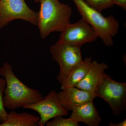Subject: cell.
Segmentation results:
<instances>
[{"mask_svg": "<svg viewBox=\"0 0 126 126\" xmlns=\"http://www.w3.org/2000/svg\"><path fill=\"white\" fill-rule=\"evenodd\" d=\"M0 75L6 82L3 99L5 108L15 110L36 103L44 97L38 90L29 87L21 81L9 63H4L0 67Z\"/></svg>", "mask_w": 126, "mask_h": 126, "instance_id": "obj_1", "label": "cell"}, {"mask_svg": "<svg viewBox=\"0 0 126 126\" xmlns=\"http://www.w3.org/2000/svg\"><path fill=\"white\" fill-rule=\"evenodd\" d=\"M40 5L38 27L41 37L46 38L53 32H60L70 23L72 9L59 0H34Z\"/></svg>", "mask_w": 126, "mask_h": 126, "instance_id": "obj_2", "label": "cell"}, {"mask_svg": "<svg viewBox=\"0 0 126 126\" xmlns=\"http://www.w3.org/2000/svg\"><path fill=\"white\" fill-rule=\"evenodd\" d=\"M78 10L82 16L94 30L105 45H113V38L119 31V24L113 16L105 17L101 12L93 9L84 0H73Z\"/></svg>", "mask_w": 126, "mask_h": 126, "instance_id": "obj_3", "label": "cell"}, {"mask_svg": "<svg viewBox=\"0 0 126 126\" xmlns=\"http://www.w3.org/2000/svg\"><path fill=\"white\" fill-rule=\"evenodd\" d=\"M81 46L59 40L50 47L52 58L59 66L56 78L61 84L66 81L73 68L83 60Z\"/></svg>", "mask_w": 126, "mask_h": 126, "instance_id": "obj_4", "label": "cell"}, {"mask_svg": "<svg viewBox=\"0 0 126 126\" xmlns=\"http://www.w3.org/2000/svg\"><path fill=\"white\" fill-rule=\"evenodd\" d=\"M97 97L109 104L113 114L118 116L126 108V83L115 81L106 73L98 86Z\"/></svg>", "mask_w": 126, "mask_h": 126, "instance_id": "obj_5", "label": "cell"}, {"mask_svg": "<svg viewBox=\"0 0 126 126\" xmlns=\"http://www.w3.org/2000/svg\"><path fill=\"white\" fill-rule=\"evenodd\" d=\"M38 16V12L31 9L24 0H0V30L17 19L37 26Z\"/></svg>", "mask_w": 126, "mask_h": 126, "instance_id": "obj_6", "label": "cell"}, {"mask_svg": "<svg viewBox=\"0 0 126 126\" xmlns=\"http://www.w3.org/2000/svg\"><path fill=\"white\" fill-rule=\"evenodd\" d=\"M23 109H31L40 115L38 126H44L50 119L60 116H65L68 111L63 108L59 99L58 93L51 90L43 99L36 103L25 105Z\"/></svg>", "mask_w": 126, "mask_h": 126, "instance_id": "obj_7", "label": "cell"}, {"mask_svg": "<svg viewBox=\"0 0 126 126\" xmlns=\"http://www.w3.org/2000/svg\"><path fill=\"white\" fill-rule=\"evenodd\" d=\"M98 37L93 27L82 18L76 23L67 25L61 32L59 40L82 46L94 41Z\"/></svg>", "mask_w": 126, "mask_h": 126, "instance_id": "obj_8", "label": "cell"}, {"mask_svg": "<svg viewBox=\"0 0 126 126\" xmlns=\"http://www.w3.org/2000/svg\"><path fill=\"white\" fill-rule=\"evenodd\" d=\"M58 96L61 105L67 111L86 103L93 101L97 97L95 93L87 92L75 87L63 89L58 93Z\"/></svg>", "mask_w": 126, "mask_h": 126, "instance_id": "obj_9", "label": "cell"}, {"mask_svg": "<svg viewBox=\"0 0 126 126\" xmlns=\"http://www.w3.org/2000/svg\"><path fill=\"white\" fill-rule=\"evenodd\" d=\"M109 68L105 63L92 61L87 74L75 87L87 92L96 93L105 71Z\"/></svg>", "mask_w": 126, "mask_h": 126, "instance_id": "obj_10", "label": "cell"}, {"mask_svg": "<svg viewBox=\"0 0 126 126\" xmlns=\"http://www.w3.org/2000/svg\"><path fill=\"white\" fill-rule=\"evenodd\" d=\"M72 111L69 118L77 123L82 122L89 126H98L102 121L93 101L76 107Z\"/></svg>", "mask_w": 126, "mask_h": 126, "instance_id": "obj_11", "label": "cell"}, {"mask_svg": "<svg viewBox=\"0 0 126 126\" xmlns=\"http://www.w3.org/2000/svg\"><path fill=\"white\" fill-rule=\"evenodd\" d=\"M92 62V57H86L75 65L70 71L66 81L61 84V89L75 87L87 74Z\"/></svg>", "mask_w": 126, "mask_h": 126, "instance_id": "obj_12", "label": "cell"}, {"mask_svg": "<svg viewBox=\"0 0 126 126\" xmlns=\"http://www.w3.org/2000/svg\"><path fill=\"white\" fill-rule=\"evenodd\" d=\"M39 117L26 112L17 113L12 110L7 113V119L0 126H37Z\"/></svg>", "mask_w": 126, "mask_h": 126, "instance_id": "obj_13", "label": "cell"}, {"mask_svg": "<svg viewBox=\"0 0 126 126\" xmlns=\"http://www.w3.org/2000/svg\"><path fill=\"white\" fill-rule=\"evenodd\" d=\"M93 9L101 12L103 11L112 7L114 4L112 0H84Z\"/></svg>", "mask_w": 126, "mask_h": 126, "instance_id": "obj_14", "label": "cell"}, {"mask_svg": "<svg viewBox=\"0 0 126 126\" xmlns=\"http://www.w3.org/2000/svg\"><path fill=\"white\" fill-rule=\"evenodd\" d=\"M63 116H60L53 118L46 124V126H78L79 123L72 121L70 118H65Z\"/></svg>", "mask_w": 126, "mask_h": 126, "instance_id": "obj_15", "label": "cell"}, {"mask_svg": "<svg viewBox=\"0 0 126 126\" xmlns=\"http://www.w3.org/2000/svg\"><path fill=\"white\" fill-rule=\"evenodd\" d=\"M6 86L5 79L0 78V123H2L7 119V113L3 103L4 92Z\"/></svg>", "mask_w": 126, "mask_h": 126, "instance_id": "obj_16", "label": "cell"}, {"mask_svg": "<svg viewBox=\"0 0 126 126\" xmlns=\"http://www.w3.org/2000/svg\"><path fill=\"white\" fill-rule=\"evenodd\" d=\"M114 4L117 5L126 10V0H112Z\"/></svg>", "mask_w": 126, "mask_h": 126, "instance_id": "obj_17", "label": "cell"}, {"mask_svg": "<svg viewBox=\"0 0 126 126\" xmlns=\"http://www.w3.org/2000/svg\"><path fill=\"white\" fill-rule=\"evenodd\" d=\"M109 126H126V119L118 123H114L112 122H110L109 123Z\"/></svg>", "mask_w": 126, "mask_h": 126, "instance_id": "obj_18", "label": "cell"}]
</instances>
